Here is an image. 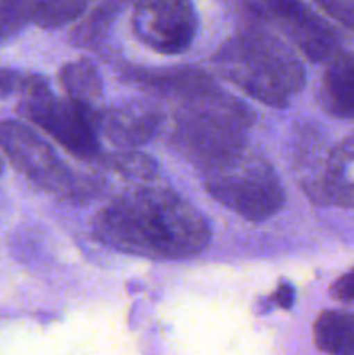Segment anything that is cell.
<instances>
[{"mask_svg":"<svg viewBox=\"0 0 354 355\" xmlns=\"http://www.w3.org/2000/svg\"><path fill=\"white\" fill-rule=\"evenodd\" d=\"M96 163L99 168L117 173L124 179L141 180V182H151L160 173L155 158L137 149H117L108 155L101 153Z\"/></svg>","mask_w":354,"mask_h":355,"instance_id":"cell-15","label":"cell"},{"mask_svg":"<svg viewBox=\"0 0 354 355\" xmlns=\"http://www.w3.org/2000/svg\"><path fill=\"white\" fill-rule=\"evenodd\" d=\"M162 123L163 113L156 103L127 101L103 111L99 134L118 149H137L158 135Z\"/></svg>","mask_w":354,"mask_h":355,"instance_id":"cell-9","label":"cell"},{"mask_svg":"<svg viewBox=\"0 0 354 355\" xmlns=\"http://www.w3.org/2000/svg\"><path fill=\"white\" fill-rule=\"evenodd\" d=\"M59 82L69 101L99 110V103L103 99V78L92 61L78 59L65 64L59 69Z\"/></svg>","mask_w":354,"mask_h":355,"instance_id":"cell-14","label":"cell"},{"mask_svg":"<svg viewBox=\"0 0 354 355\" xmlns=\"http://www.w3.org/2000/svg\"><path fill=\"white\" fill-rule=\"evenodd\" d=\"M314 343L328 355H354V314L323 311L312 328Z\"/></svg>","mask_w":354,"mask_h":355,"instance_id":"cell-13","label":"cell"},{"mask_svg":"<svg viewBox=\"0 0 354 355\" xmlns=\"http://www.w3.org/2000/svg\"><path fill=\"white\" fill-rule=\"evenodd\" d=\"M87 9L82 0H52V2H35L33 24L44 30H58L71 21L78 19Z\"/></svg>","mask_w":354,"mask_h":355,"instance_id":"cell-17","label":"cell"},{"mask_svg":"<svg viewBox=\"0 0 354 355\" xmlns=\"http://www.w3.org/2000/svg\"><path fill=\"white\" fill-rule=\"evenodd\" d=\"M307 196L318 205L354 210V134L330 149L323 168Z\"/></svg>","mask_w":354,"mask_h":355,"instance_id":"cell-11","label":"cell"},{"mask_svg":"<svg viewBox=\"0 0 354 355\" xmlns=\"http://www.w3.org/2000/svg\"><path fill=\"white\" fill-rule=\"evenodd\" d=\"M252 107L214 83L176 104L169 141L198 170L248 146Z\"/></svg>","mask_w":354,"mask_h":355,"instance_id":"cell-3","label":"cell"},{"mask_svg":"<svg viewBox=\"0 0 354 355\" xmlns=\"http://www.w3.org/2000/svg\"><path fill=\"white\" fill-rule=\"evenodd\" d=\"M134 33L158 54H183L191 47L198 30V16L191 2L144 0L134 7Z\"/></svg>","mask_w":354,"mask_h":355,"instance_id":"cell-8","label":"cell"},{"mask_svg":"<svg viewBox=\"0 0 354 355\" xmlns=\"http://www.w3.org/2000/svg\"><path fill=\"white\" fill-rule=\"evenodd\" d=\"M2 172H3V165H2V159H0V175H2Z\"/></svg>","mask_w":354,"mask_h":355,"instance_id":"cell-23","label":"cell"},{"mask_svg":"<svg viewBox=\"0 0 354 355\" xmlns=\"http://www.w3.org/2000/svg\"><path fill=\"white\" fill-rule=\"evenodd\" d=\"M121 80L130 85L165 99L180 103L196 96L201 90L214 85L215 80L207 73L191 66L177 68H141V66H124Z\"/></svg>","mask_w":354,"mask_h":355,"instance_id":"cell-10","label":"cell"},{"mask_svg":"<svg viewBox=\"0 0 354 355\" xmlns=\"http://www.w3.org/2000/svg\"><path fill=\"white\" fill-rule=\"evenodd\" d=\"M271 302L276 304L281 309H290L295 302V290L290 283H281L274 295L271 297Z\"/></svg>","mask_w":354,"mask_h":355,"instance_id":"cell-22","label":"cell"},{"mask_svg":"<svg viewBox=\"0 0 354 355\" xmlns=\"http://www.w3.org/2000/svg\"><path fill=\"white\" fill-rule=\"evenodd\" d=\"M17 113L40 127L76 158L96 162L101 156L99 125L103 111L69 99H58L42 75L26 73L19 90Z\"/></svg>","mask_w":354,"mask_h":355,"instance_id":"cell-6","label":"cell"},{"mask_svg":"<svg viewBox=\"0 0 354 355\" xmlns=\"http://www.w3.org/2000/svg\"><path fill=\"white\" fill-rule=\"evenodd\" d=\"M35 2H0V44L33 23Z\"/></svg>","mask_w":354,"mask_h":355,"instance_id":"cell-18","label":"cell"},{"mask_svg":"<svg viewBox=\"0 0 354 355\" xmlns=\"http://www.w3.org/2000/svg\"><path fill=\"white\" fill-rule=\"evenodd\" d=\"M217 71L242 92L283 110L305 85V69L294 49L260 24L229 37L212 55Z\"/></svg>","mask_w":354,"mask_h":355,"instance_id":"cell-2","label":"cell"},{"mask_svg":"<svg viewBox=\"0 0 354 355\" xmlns=\"http://www.w3.org/2000/svg\"><path fill=\"white\" fill-rule=\"evenodd\" d=\"M318 103L330 116L354 120V52L342 51L326 62Z\"/></svg>","mask_w":354,"mask_h":355,"instance_id":"cell-12","label":"cell"},{"mask_svg":"<svg viewBox=\"0 0 354 355\" xmlns=\"http://www.w3.org/2000/svg\"><path fill=\"white\" fill-rule=\"evenodd\" d=\"M24 78H26V73L19 71V69L0 68V99H7L12 94H19Z\"/></svg>","mask_w":354,"mask_h":355,"instance_id":"cell-20","label":"cell"},{"mask_svg":"<svg viewBox=\"0 0 354 355\" xmlns=\"http://www.w3.org/2000/svg\"><path fill=\"white\" fill-rule=\"evenodd\" d=\"M104 246L151 260H187L207 250L212 229L196 207L167 187L144 186L115 198L92 222Z\"/></svg>","mask_w":354,"mask_h":355,"instance_id":"cell-1","label":"cell"},{"mask_svg":"<svg viewBox=\"0 0 354 355\" xmlns=\"http://www.w3.org/2000/svg\"><path fill=\"white\" fill-rule=\"evenodd\" d=\"M215 201L250 222H264L285 207L287 194L274 166L250 146L200 170Z\"/></svg>","mask_w":354,"mask_h":355,"instance_id":"cell-4","label":"cell"},{"mask_svg":"<svg viewBox=\"0 0 354 355\" xmlns=\"http://www.w3.org/2000/svg\"><path fill=\"white\" fill-rule=\"evenodd\" d=\"M330 293H332V297L335 298V300L344 302V304L354 302V269L342 274V276L332 284Z\"/></svg>","mask_w":354,"mask_h":355,"instance_id":"cell-21","label":"cell"},{"mask_svg":"<svg viewBox=\"0 0 354 355\" xmlns=\"http://www.w3.org/2000/svg\"><path fill=\"white\" fill-rule=\"evenodd\" d=\"M318 6L328 16H332L337 23H340L342 26L354 31V2H347V0H326V2H318Z\"/></svg>","mask_w":354,"mask_h":355,"instance_id":"cell-19","label":"cell"},{"mask_svg":"<svg viewBox=\"0 0 354 355\" xmlns=\"http://www.w3.org/2000/svg\"><path fill=\"white\" fill-rule=\"evenodd\" d=\"M121 10L120 2H106L97 6L87 17H83L69 33L73 45L82 49H94L103 44L108 31L113 26L118 12Z\"/></svg>","mask_w":354,"mask_h":355,"instance_id":"cell-16","label":"cell"},{"mask_svg":"<svg viewBox=\"0 0 354 355\" xmlns=\"http://www.w3.org/2000/svg\"><path fill=\"white\" fill-rule=\"evenodd\" d=\"M246 9L262 23L274 26L292 47L311 62H328L342 52L344 37L309 6L292 0H259Z\"/></svg>","mask_w":354,"mask_h":355,"instance_id":"cell-7","label":"cell"},{"mask_svg":"<svg viewBox=\"0 0 354 355\" xmlns=\"http://www.w3.org/2000/svg\"><path fill=\"white\" fill-rule=\"evenodd\" d=\"M0 151L17 172L68 203H89L106 191L103 179L73 172L45 139L21 121L0 120Z\"/></svg>","mask_w":354,"mask_h":355,"instance_id":"cell-5","label":"cell"}]
</instances>
